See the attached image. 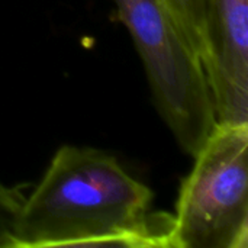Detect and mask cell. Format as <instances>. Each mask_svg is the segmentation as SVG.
Here are the masks:
<instances>
[{
	"label": "cell",
	"instance_id": "cell-1",
	"mask_svg": "<svg viewBox=\"0 0 248 248\" xmlns=\"http://www.w3.org/2000/svg\"><path fill=\"white\" fill-rule=\"evenodd\" d=\"M151 189L118 158L62 145L23 199L15 248L122 246L170 248L173 215L153 211Z\"/></svg>",
	"mask_w": 248,
	"mask_h": 248
},
{
	"label": "cell",
	"instance_id": "cell-2",
	"mask_svg": "<svg viewBox=\"0 0 248 248\" xmlns=\"http://www.w3.org/2000/svg\"><path fill=\"white\" fill-rule=\"evenodd\" d=\"M144 62L154 105L192 157L217 126L212 94L198 52L161 0H113Z\"/></svg>",
	"mask_w": 248,
	"mask_h": 248
},
{
	"label": "cell",
	"instance_id": "cell-3",
	"mask_svg": "<svg viewBox=\"0 0 248 248\" xmlns=\"http://www.w3.org/2000/svg\"><path fill=\"white\" fill-rule=\"evenodd\" d=\"M180 185L170 248L248 247V125L217 124Z\"/></svg>",
	"mask_w": 248,
	"mask_h": 248
},
{
	"label": "cell",
	"instance_id": "cell-4",
	"mask_svg": "<svg viewBox=\"0 0 248 248\" xmlns=\"http://www.w3.org/2000/svg\"><path fill=\"white\" fill-rule=\"evenodd\" d=\"M201 60L217 124L248 125V0H208Z\"/></svg>",
	"mask_w": 248,
	"mask_h": 248
},
{
	"label": "cell",
	"instance_id": "cell-5",
	"mask_svg": "<svg viewBox=\"0 0 248 248\" xmlns=\"http://www.w3.org/2000/svg\"><path fill=\"white\" fill-rule=\"evenodd\" d=\"M180 32L202 58L208 0H161ZM202 61V60H201Z\"/></svg>",
	"mask_w": 248,
	"mask_h": 248
},
{
	"label": "cell",
	"instance_id": "cell-6",
	"mask_svg": "<svg viewBox=\"0 0 248 248\" xmlns=\"http://www.w3.org/2000/svg\"><path fill=\"white\" fill-rule=\"evenodd\" d=\"M25 196L0 182V248H15V225Z\"/></svg>",
	"mask_w": 248,
	"mask_h": 248
}]
</instances>
